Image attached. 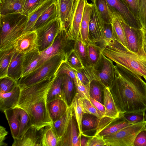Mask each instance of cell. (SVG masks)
Listing matches in <instances>:
<instances>
[{
	"mask_svg": "<svg viewBox=\"0 0 146 146\" xmlns=\"http://www.w3.org/2000/svg\"><path fill=\"white\" fill-rule=\"evenodd\" d=\"M115 78L110 88L120 114L146 111V82L139 75L114 65Z\"/></svg>",
	"mask_w": 146,
	"mask_h": 146,
	"instance_id": "obj_1",
	"label": "cell"
},
{
	"mask_svg": "<svg viewBox=\"0 0 146 146\" xmlns=\"http://www.w3.org/2000/svg\"><path fill=\"white\" fill-rule=\"evenodd\" d=\"M56 76V74L51 78H44L21 90L16 107L23 109L27 113L32 127L41 128L53 123L47 108L46 97Z\"/></svg>",
	"mask_w": 146,
	"mask_h": 146,
	"instance_id": "obj_2",
	"label": "cell"
},
{
	"mask_svg": "<svg viewBox=\"0 0 146 146\" xmlns=\"http://www.w3.org/2000/svg\"><path fill=\"white\" fill-rule=\"evenodd\" d=\"M101 52L116 65L139 75L146 81V59L129 50L115 39L102 46Z\"/></svg>",
	"mask_w": 146,
	"mask_h": 146,
	"instance_id": "obj_3",
	"label": "cell"
},
{
	"mask_svg": "<svg viewBox=\"0 0 146 146\" xmlns=\"http://www.w3.org/2000/svg\"><path fill=\"white\" fill-rule=\"evenodd\" d=\"M28 17L21 13L0 15V51L13 47L16 40L23 34Z\"/></svg>",
	"mask_w": 146,
	"mask_h": 146,
	"instance_id": "obj_4",
	"label": "cell"
},
{
	"mask_svg": "<svg viewBox=\"0 0 146 146\" xmlns=\"http://www.w3.org/2000/svg\"><path fill=\"white\" fill-rule=\"evenodd\" d=\"M67 56L63 54L56 55L44 61L40 66L29 74L21 77L17 82L21 90L46 78L56 74L61 64L66 61Z\"/></svg>",
	"mask_w": 146,
	"mask_h": 146,
	"instance_id": "obj_5",
	"label": "cell"
},
{
	"mask_svg": "<svg viewBox=\"0 0 146 146\" xmlns=\"http://www.w3.org/2000/svg\"><path fill=\"white\" fill-rule=\"evenodd\" d=\"M146 126V120L134 123L115 133L103 136L107 146H133L139 132Z\"/></svg>",
	"mask_w": 146,
	"mask_h": 146,
	"instance_id": "obj_6",
	"label": "cell"
},
{
	"mask_svg": "<svg viewBox=\"0 0 146 146\" xmlns=\"http://www.w3.org/2000/svg\"><path fill=\"white\" fill-rule=\"evenodd\" d=\"M75 40L69 38L65 28H61L52 44L44 51L40 52L43 63L57 54H63L68 57L74 49Z\"/></svg>",
	"mask_w": 146,
	"mask_h": 146,
	"instance_id": "obj_7",
	"label": "cell"
},
{
	"mask_svg": "<svg viewBox=\"0 0 146 146\" xmlns=\"http://www.w3.org/2000/svg\"><path fill=\"white\" fill-rule=\"evenodd\" d=\"M61 29L58 18L53 19L35 31L37 35V48L41 52L49 47Z\"/></svg>",
	"mask_w": 146,
	"mask_h": 146,
	"instance_id": "obj_8",
	"label": "cell"
},
{
	"mask_svg": "<svg viewBox=\"0 0 146 146\" xmlns=\"http://www.w3.org/2000/svg\"><path fill=\"white\" fill-rule=\"evenodd\" d=\"M123 27L127 43V48L129 50L146 59V55L143 48V29H137L131 27L123 19L119 17Z\"/></svg>",
	"mask_w": 146,
	"mask_h": 146,
	"instance_id": "obj_9",
	"label": "cell"
},
{
	"mask_svg": "<svg viewBox=\"0 0 146 146\" xmlns=\"http://www.w3.org/2000/svg\"><path fill=\"white\" fill-rule=\"evenodd\" d=\"M80 134L72 108L69 106V112L63 135L58 146H80Z\"/></svg>",
	"mask_w": 146,
	"mask_h": 146,
	"instance_id": "obj_10",
	"label": "cell"
},
{
	"mask_svg": "<svg viewBox=\"0 0 146 146\" xmlns=\"http://www.w3.org/2000/svg\"><path fill=\"white\" fill-rule=\"evenodd\" d=\"M99 82L105 87H111L115 78L113 62L102 53L98 62L93 66Z\"/></svg>",
	"mask_w": 146,
	"mask_h": 146,
	"instance_id": "obj_11",
	"label": "cell"
},
{
	"mask_svg": "<svg viewBox=\"0 0 146 146\" xmlns=\"http://www.w3.org/2000/svg\"><path fill=\"white\" fill-rule=\"evenodd\" d=\"M86 0H75L65 29L69 38L75 40L80 35V25Z\"/></svg>",
	"mask_w": 146,
	"mask_h": 146,
	"instance_id": "obj_12",
	"label": "cell"
},
{
	"mask_svg": "<svg viewBox=\"0 0 146 146\" xmlns=\"http://www.w3.org/2000/svg\"><path fill=\"white\" fill-rule=\"evenodd\" d=\"M91 13L89 28L90 42L99 44L103 42L104 34L105 23L94 3Z\"/></svg>",
	"mask_w": 146,
	"mask_h": 146,
	"instance_id": "obj_13",
	"label": "cell"
},
{
	"mask_svg": "<svg viewBox=\"0 0 146 146\" xmlns=\"http://www.w3.org/2000/svg\"><path fill=\"white\" fill-rule=\"evenodd\" d=\"M113 13L122 17L132 27L143 28L136 18L123 0H106Z\"/></svg>",
	"mask_w": 146,
	"mask_h": 146,
	"instance_id": "obj_14",
	"label": "cell"
},
{
	"mask_svg": "<svg viewBox=\"0 0 146 146\" xmlns=\"http://www.w3.org/2000/svg\"><path fill=\"white\" fill-rule=\"evenodd\" d=\"M44 127L38 128L32 126L25 133L21 139H14L12 146H42Z\"/></svg>",
	"mask_w": 146,
	"mask_h": 146,
	"instance_id": "obj_15",
	"label": "cell"
},
{
	"mask_svg": "<svg viewBox=\"0 0 146 146\" xmlns=\"http://www.w3.org/2000/svg\"><path fill=\"white\" fill-rule=\"evenodd\" d=\"M13 47L16 51L24 54L37 49L36 31H30L23 34L16 40Z\"/></svg>",
	"mask_w": 146,
	"mask_h": 146,
	"instance_id": "obj_16",
	"label": "cell"
},
{
	"mask_svg": "<svg viewBox=\"0 0 146 146\" xmlns=\"http://www.w3.org/2000/svg\"><path fill=\"white\" fill-rule=\"evenodd\" d=\"M42 63V58L37 49L24 54L21 77L29 74Z\"/></svg>",
	"mask_w": 146,
	"mask_h": 146,
	"instance_id": "obj_17",
	"label": "cell"
},
{
	"mask_svg": "<svg viewBox=\"0 0 146 146\" xmlns=\"http://www.w3.org/2000/svg\"><path fill=\"white\" fill-rule=\"evenodd\" d=\"M104 92V105L105 112L104 117L112 121L120 116L119 112L110 88L105 87L103 89Z\"/></svg>",
	"mask_w": 146,
	"mask_h": 146,
	"instance_id": "obj_18",
	"label": "cell"
},
{
	"mask_svg": "<svg viewBox=\"0 0 146 146\" xmlns=\"http://www.w3.org/2000/svg\"><path fill=\"white\" fill-rule=\"evenodd\" d=\"M75 0H56L57 17L61 28L65 29Z\"/></svg>",
	"mask_w": 146,
	"mask_h": 146,
	"instance_id": "obj_19",
	"label": "cell"
},
{
	"mask_svg": "<svg viewBox=\"0 0 146 146\" xmlns=\"http://www.w3.org/2000/svg\"><path fill=\"white\" fill-rule=\"evenodd\" d=\"M21 89L17 85L11 92L0 93V109L4 111L15 107L19 101Z\"/></svg>",
	"mask_w": 146,
	"mask_h": 146,
	"instance_id": "obj_20",
	"label": "cell"
},
{
	"mask_svg": "<svg viewBox=\"0 0 146 146\" xmlns=\"http://www.w3.org/2000/svg\"><path fill=\"white\" fill-rule=\"evenodd\" d=\"M24 54L15 51L8 68L7 77L17 82L21 77Z\"/></svg>",
	"mask_w": 146,
	"mask_h": 146,
	"instance_id": "obj_21",
	"label": "cell"
},
{
	"mask_svg": "<svg viewBox=\"0 0 146 146\" xmlns=\"http://www.w3.org/2000/svg\"><path fill=\"white\" fill-rule=\"evenodd\" d=\"M48 112L52 123L62 116L67 110L68 106L64 101L56 99L46 103Z\"/></svg>",
	"mask_w": 146,
	"mask_h": 146,
	"instance_id": "obj_22",
	"label": "cell"
},
{
	"mask_svg": "<svg viewBox=\"0 0 146 146\" xmlns=\"http://www.w3.org/2000/svg\"><path fill=\"white\" fill-rule=\"evenodd\" d=\"M93 6V3H89L87 0H86L80 29L82 40L85 44H87L90 42L88 38L89 28Z\"/></svg>",
	"mask_w": 146,
	"mask_h": 146,
	"instance_id": "obj_23",
	"label": "cell"
},
{
	"mask_svg": "<svg viewBox=\"0 0 146 146\" xmlns=\"http://www.w3.org/2000/svg\"><path fill=\"white\" fill-rule=\"evenodd\" d=\"M10 127L12 136L13 139L17 138L20 128L19 108L16 107L7 110L4 112Z\"/></svg>",
	"mask_w": 146,
	"mask_h": 146,
	"instance_id": "obj_24",
	"label": "cell"
},
{
	"mask_svg": "<svg viewBox=\"0 0 146 146\" xmlns=\"http://www.w3.org/2000/svg\"><path fill=\"white\" fill-rule=\"evenodd\" d=\"M26 0H0V15L22 13Z\"/></svg>",
	"mask_w": 146,
	"mask_h": 146,
	"instance_id": "obj_25",
	"label": "cell"
},
{
	"mask_svg": "<svg viewBox=\"0 0 146 146\" xmlns=\"http://www.w3.org/2000/svg\"><path fill=\"white\" fill-rule=\"evenodd\" d=\"M102 121L97 117L89 113L84 114L82 121L83 133L91 130H96L94 135H97L101 131Z\"/></svg>",
	"mask_w": 146,
	"mask_h": 146,
	"instance_id": "obj_26",
	"label": "cell"
},
{
	"mask_svg": "<svg viewBox=\"0 0 146 146\" xmlns=\"http://www.w3.org/2000/svg\"><path fill=\"white\" fill-rule=\"evenodd\" d=\"M63 74L62 85L63 98L69 106L71 104L75 95H74L75 87L72 78L67 74Z\"/></svg>",
	"mask_w": 146,
	"mask_h": 146,
	"instance_id": "obj_27",
	"label": "cell"
},
{
	"mask_svg": "<svg viewBox=\"0 0 146 146\" xmlns=\"http://www.w3.org/2000/svg\"><path fill=\"white\" fill-rule=\"evenodd\" d=\"M83 98L76 93L70 105L72 106L74 116L76 120L80 135L83 133L82 128V121L85 113L83 107Z\"/></svg>",
	"mask_w": 146,
	"mask_h": 146,
	"instance_id": "obj_28",
	"label": "cell"
},
{
	"mask_svg": "<svg viewBox=\"0 0 146 146\" xmlns=\"http://www.w3.org/2000/svg\"><path fill=\"white\" fill-rule=\"evenodd\" d=\"M57 17L56 1L54 2L42 13L36 22L33 31L38 28Z\"/></svg>",
	"mask_w": 146,
	"mask_h": 146,
	"instance_id": "obj_29",
	"label": "cell"
},
{
	"mask_svg": "<svg viewBox=\"0 0 146 146\" xmlns=\"http://www.w3.org/2000/svg\"><path fill=\"white\" fill-rule=\"evenodd\" d=\"M64 74L57 75L51 84L47 93L46 102L56 99L63 100L62 85Z\"/></svg>",
	"mask_w": 146,
	"mask_h": 146,
	"instance_id": "obj_30",
	"label": "cell"
},
{
	"mask_svg": "<svg viewBox=\"0 0 146 146\" xmlns=\"http://www.w3.org/2000/svg\"><path fill=\"white\" fill-rule=\"evenodd\" d=\"M56 1V0H48L28 17V20L23 34L33 31L34 26L38 18L45 11Z\"/></svg>",
	"mask_w": 146,
	"mask_h": 146,
	"instance_id": "obj_31",
	"label": "cell"
},
{
	"mask_svg": "<svg viewBox=\"0 0 146 146\" xmlns=\"http://www.w3.org/2000/svg\"><path fill=\"white\" fill-rule=\"evenodd\" d=\"M113 14L111 24L113 36L115 40L127 48V43L124 31L119 16Z\"/></svg>",
	"mask_w": 146,
	"mask_h": 146,
	"instance_id": "obj_32",
	"label": "cell"
},
{
	"mask_svg": "<svg viewBox=\"0 0 146 146\" xmlns=\"http://www.w3.org/2000/svg\"><path fill=\"white\" fill-rule=\"evenodd\" d=\"M133 123L130 122L124 119L120 115L110 125L103 130L97 135L103 137L131 125Z\"/></svg>",
	"mask_w": 146,
	"mask_h": 146,
	"instance_id": "obj_33",
	"label": "cell"
},
{
	"mask_svg": "<svg viewBox=\"0 0 146 146\" xmlns=\"http://www.w3.org/2000/svg\"><path fill=\"white\" fill-rule=\"evenodd\" d=\"M15 51L14 47L0 51V78L7 77L8 68Z\"/></svg>",
	"mask_w": 146,
	"mask_h": 146,
	"instance_id": "obj_34",
	"label": "cell"
},
{
	"mask_svg": "<svg viewBox=\"0 0 146 146\" xmlns=\"http://www.w3.org/2000/svg\"><path fill=\"white\" fill-rule=\"evenodd\" d=\"M93 3L98 10L105 24H111L113 14L111 11L106 0H94Z\"/></svg>",
	"mask_w": 146,
	"mask_h": 146,
	"instance_id": "obj_35",
	"label": "cell"
},
{
	"mask_svg": "<svg viewBox=\"0 0 146 146\" xmlns=\"http://www.w3.org/2000/svg\"><path fill=\"white\" fill-rule=\"evenodd\" d=\"M86 49L89 66H93L100 59L102 48L97 43L90 42Z\"/></svg>",
	"mask_w": 146,
	"mask_h": 146,
	"instance_id": "obj_36",
	"label": "cell"
},
{
	"mask_svg": "<svg viewBox=\"0 0 146 146\" xmlns=\"http://www.w3.org/2000/svg\"><path fill=\"white\" fill-rule=\"evenodd\" d=\"M59 139L52 125L44 127L42 146H58Z\"/></svg>",
	"mask_w": 146,
	"mask_h": 146,
	"instance_id": "obj_37",
	"label": "cell"
},
{
	"mask_svg": "<svg viewBox=\"0 0 146 146\" xmlns=\"http://www.w3.org/2000/svg\"><path fill=\"white\" fill-rule=\"evenodd\" d=\"M75 70L77 77L84 85H87L93 80L99 82L93 66H84L82 68Z\"/></svg>",
	"mask_w": 146,
	"mask_h": 146,
	"instance_id": "obj_38",
	"label": "cell"
},
{
	"mask_svg": "<svg viewBox=\"0 0 146 146\" xmlns=\"http://www.w3.org/2000/svg\"><path fill=\"white\" fill-rule=\"evenodd\" d=\"M19 108L20 128L18 137L16 139H21L27 131L32 126V125L30 117L27 113L23 109Z\"/></svg>",
	"mask_w": 146,
	"mask_h": 146,
	"instance_id": "obj_39",
	"label": "cell"
},
{
	"mask_svg": "<svg viewBox=\"0 0 146 146\" xmlns=\"http://www.w3.org/2000/svg\"><path fill=\"white\" fill-rule=\"evenodd\" d=\"M87 44L82 41L80 34L78 38L75 40L74 50L81 60L84 67L89 66L87 52Z\"/></svg>",
	"mask_w": 146,
	"mask_h": 146,
	"instance_id": "obj_40",
	"label": "cell"
},
{
	"mask_svg": "<svg viewBox=\"0 0 146 146\" xmlns=\"http://www.w3.org/2000/svg\"><path fill=\"white\" fill-rule=\"evenodd\" d=\"M48 0H26L22 14L29 17Z\"/></svg>",
	"mask_w": 146,
	"mask_h": 146,
	"instance_id": "obj_41",
	"label": "cell"
},
{
	"mask_svg": "<svg viewBox=\"0 0 146 146\" xmlns=\"http://www.w3.org/2000/svg\"><path fill=\"white\" fill-rule=\"evenodd\" d=\"M69 112V106L65 113L55 122L52 126L54 129L59 139L63 135L64 128L68 117Z\"/></svg>",
	"mask_w": 146,
	"mask_h": 146,
	"instance_id": "obj_42",
	"label": "cell"
},
{
	"mask_svg": "<svg viewBox=\"0 0 146 146\" xmlns=\"http://www.w3.org/2000/svg\"><path fill=\"white\" fill-rule=\"evenodd\" d=\"M104 87L99 82L93 80L90 82V96L102 103V87Z\"/></svg>",
	"mask_w": 146,
	"mask_h": 146,
	"instance_id": "obj_43",
	"label": "cell"
},
{
	"mask_svg": "<svg viewBox=\"0 0 146 146\" xmlns=\"http://www.w3.org/2000/svg\"><path fill=\"white\" fill-rule=\"evenodd\" d=\"M74 82L76 93H78L83 98L89 100L90 86V82L87 85H84L79 79L76 74V78Z\"/></svg>",
	"mask_w": 146,
	"mask_h": 146,
	"instance_id": "obj_44",
	"label": "cell"
},
{
	"mask_svg": "<svg viewBox=\"0 0 146 146\" xmlns=\"http://www.w3.org/2000/svg\"><path fill=\"white\" fill-rule=\"evenodd\" d=\"M145 112H125L121 113L120 115L127 121L134 124L146 120V114Z\"/></svg>",
	"mask_w": 146,
	"mask_h": 146,
	"instance_id": "obj_45",
	"label": "cell"
},
{
	"mask_svg": "<svg viewBox=\"0 0 146 146\" xmlns=\"http://www.w3.org/2000/svg\"><path fill=\"white\" fill-rule=\"evenodd\" d=\"M17 85V81L8 77L0 78V93L10 92Z\"/></svg>",
	"mask_w": 146,
	"mask_h": 146,
	"instance_id": "obj_46",
	"label": "cell"
},
{
	"mask_svg": "<svg viewBox=\"0 0 146 146\" xmlns=\"http://www.w3.org/2000/svg\"><path fill=\"white\" fill-rule=\"evenodd\" d=\"M66 74L71 77L74 81L76 78L75 69H74L66 61L63 62L61 64L56 72V74Z\"/></svg>",
	"mask_w": 146,
	"mask_h": 146,
	"instance_id": "obj_47",
	"label": "cell"
},
{
	"mask_svg": "<svg viewBox=\"0 0 146 146\" xmlns=\"http://www.w3.org/2000/svg\"><path fill=\"white\" fill-rule=\"evenodd\" d=\"M138 3L139 14V21L143 28L146 29V0H136Z\"/></svg>",
	"mask_w": 146,
	"mask_h": 146,
	"instance_id": "obj_48",
	"label": "cell"
},
{
	"mask_svg": "<svg viewBox=\"0 0 146 146\" xmlns=\"http://www.w3.org/2000/svg\"><path fill=\"white\" fill-rule=\"evenodd\" d=\"M66 61L74 69H80L84 67L81 60L74 49L69 54Z\"/></svg>",
	"mask_w": 146,
	"mask_h": 146,
	"instance_id": "obj_49",
	"label": "cell"
},
{
	"mask_svg": "<svg viewBox=\"0 0 146 146\" xmlns=\"http://www.w3.org/2000/svg\"><path fill=\"white\" fill-rule=\"evenodd\" d=\"M133 146H146V126L137 133L134 141Z\"/></svg>",
	"mask_w": 146,
	"mask_h": 146,
	"instance_id": "obj_50",
	"label": "cell"
},
{
	"mask_svg": "<svg viewBox=\"0 0 146 146\" xmlns=\"http://www.w3.org/2000/svg\"><path fill=\"white\" fill-rule=\"evenodd\" d=\"M104 25V34L103 41L102 43L98 44L100 47L109 41L115 39L113 34L111 24H105Z\"/></svg>",
	"mask_w": 146,
	"mask_h": 146,
	"instance_id": "obj_51",
	"label": "cell"
},
{
	"mask_svg": "<svg viewBox=\"0 0 146 146\" xmlns=\"http://www.w3.org/2000/svg\"><path fill=\"white\" fill-rule=\"evenodd\" d=\"M106 146V143L103 137L98 135L90 136L87 146Z\"/></svg>",
	"mask_w": 146,
	"mask_h": 146,
	"instance_id": "obj_52",
	"label": "cell"
},
{
	"mask_svg": "<svg viewBox=\"0 0 146 146\" xmlns=\"http://www.w3.org/2000/svg\"><path fill=\"white\" fill-rule=\"evenodd\" d=\"M123 0L127 5L132 13L135 16L137 20L139 22L138 20L139 9L138 3L136 0Z\"/></svg>",
	"mask_w": 146,
	"mask_h": 146,
	"instance_id": "obj_53",
	"label": "cell"
},
{
	"mask_svg": "<svg viewBox=\"0 0 146 146\" xmlns=\"http://www.w3.org/2000/svg\"><path fill=\"white\" fill-rule=\"evenodd\" d=\"M89 101L98 111L103 114L104 116L105 112V109L104 105L90 97Z\"/></svg>",
	"mask_w": 146,
	"mask_h": 146,
	"instance_id": "obj_54",
	"label": "cell"
},
{
	"mask_svg": "<svg viewBox=\"0 0 146 146\" xmlns=\"http://www.w3.org/2000/svg\"><path fill=\"white\" fill-rule=\"evenodd\" d=\"M8 132L5 128L1 125L0 126V146H7V144L5 142Z\"/></svg>",
	"mask_w": 146,
	"mask_h": 146,
	"instance_id": "obj_55",
	"label": "cell"
},
{
	"mask_svg": "<svg viewBox=\"0 0 146 146\" xmlns=\"http://www.w3.org/2000/svg\"><path fill=\"white\" fill-rule=\"evenodd\" d=\"M90 136L84 134L83 133L81 134L80 139V146H87Z\"/></svg>",
	"mask_w": 146,
	"mask_h": 146,
	"instance_id": "obj_56",
	"label": "cell"
},
{
	"mask_svg": "<svg viewBox=\"0 0 146 146\" xmlns=\"http://www.w3.org/2000/svg\"><path fill=\"white\" fill-rule=\"evenodd\" d=\"M143 48L144 52L146 55V32L144 30L143 33Z\"/></svg>",
	"mask_w": 146,
	"mask_h": 146,
	"instance_id": "obj_57",
	"label": "cell"
},
{
	"mask_svg": "<svg viewBox=\"0 0 146 146\" xmlns=\"http://www.w3.org/2000/svg\"><path fill=\"white\" fill-rule=\"evenodd\" d=\"M91 0L93 2L94 0Z\"/></svg>",
	"mask_w": 146,
	"mask_h": 146,
	"instance_id": "obj_58",
	"label": "cell"
},
{
	"mask_svg": "<svg viewBox=\"0 0 146 146\" xmlns=\"http://www.w3.org/2000/svg\"><path fill=\"white\" fill-rule=\"evenodd\" d=\"M145 31L146 32V29H145Z\"/></svg>",
	"mask_w": 146,
	"mask_h": 146,
	"instance_id": "obj_59",
	"label": "cell"
}]
</instances>
